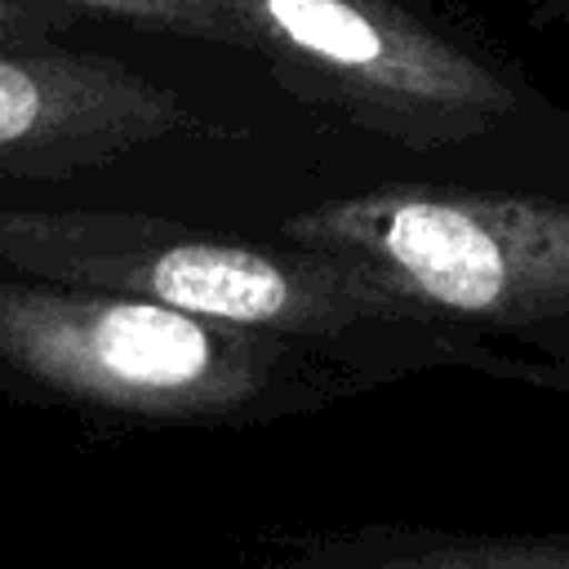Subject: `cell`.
Masks as SVG:
<instances>
[{"mask_svg": "<svg viewBox=\"0 0 569 569\" xmlns=\"http://www.w3.org/2000/svg\"><path fill=\"white\" fill-rule=\"evenodd\" d=\"M62 18L31 0H0V49H44Z\"/></svg>", "mask_w": 569, "mask_h": 569, "instance_id": "cell-8", "label": "cell"}, {"mask_svg": "<svg viewBox=\"0 0 569 569\" xmlns=\"http://www.w3.org/2000/svg\"><path fill=\"white\" fill-rule=\"evenodd\" d=\"M191 107L111 58L0 49V173L62 178L191 129Z\"/></svg>", "mask_w": 569, "mask_h": 569, "instance_id": "cell-5", "label": "cell"}, {"mask_svg": "<svg viewBox=\"0 0 569 569\" xmlns=\"http://www.w3.org/2000/svg\"><path fill=\"white\" fill-rule=\"evenodd\" d=\"M280 240L538 373L569 369V187L391 178L284 218Z\"/></svg>", "mask_w": 569, "mask_h": 569, "instance_id": "cell-3", "label": "cell"}, {"mask_svg": "<svg viewBox=\"0 0 569 569\" xmlns=\"http://www.w3.org/2000/svg\"><path fill=\"white\" fill-rule=\"evenodd\" d=\"M533 22L538 27H569V0H538Z\"/></svg>", "mask_w": 569, "mask_h": 569, "instance_id": "cell-9", "label": "cell"}, {"mask_svg": "<svg viewBox=\"0 0 569 569\" xmlns=\"http://www.w3.org/2000/svg\"><path fill=\"white\" fill-rule=\"evenodd\" d=\"M271 569H569V529L462 533L418 525H365L320 538Z\"/></svg>", "mask_w": 569, "mask_h": 569, "instance_id": "cell-6", "label": "cell"}, {"mask_svg": "<svg viewBox=\"0 0 569 569\" xmlns=\"http://www.w3.org/2000/svg\"><path fill=\"white\" fill-rule=\"evenodd\" d=\"M0 365L53 400L142 422H253L378 382L316 342L44 280H0Z\"/></svg>", "mask_w": 569, "mask_h": 569, "instance_id": "cell-4", "label": "cell"}, {"mask_svg": "<svg viewBox=\"0 0 569 569\" xmlns=\"http://www.w3.org/2000/svg\"><path fill=\"white\" fill-rule=\"evenodd\" d=\"M538 391L569 400V369H542V373H538Z\"/></svg>", "mask_w": 569, "mask_h": 569, "instance_id": "cell-10", "label": "cell"}, {"mask_svg": "<svg viewBox=\"0 0 569 569\" xmlns=\"http://www.w3.org/2000/svg\"><path fill=\"white\" fill-rule=\"evenodd\" d=\"M249 53L436 182L569 187V107L511 53L409 0H227Z\"/></svg>", "mask_w": 569, "mask_h": 569, "instance_id": "cell-1", "label": "cell"}, {"mask_svg": "<svg viewBox=\"0 0 569 569\" xmlns=\"http://www.w3.org/2000/svg\"><path fill=\"white\" fill-rule=\"evenodd\" d=\"M49 4H67V9L116 18V22H129L142 31L191 36V40H209V44L249 53V36L236 22V13L227 9V0H49Z\"/></svg>", "mask_w": 569, "mask_h": 569, "instance_id": "cell-7", "label": "cell"}, {"mask_svg": "<svg viewBox=\"0 0 569 569\" xmlns=\"http://www.w3.org/2000/svg\"><path fill=\"white\" fill-rule=\"evenodd\" d=\"M0 262L67 289L147 298L200 320L316 342L400 378L471 369L538 387V369L400 302L356 267L298 244H253L120 209H0Z\"/></svg>", "mask_w": 569, "mask_h": 569, "instance_id": "cell-2", "label": "cell"}]
</instances>
